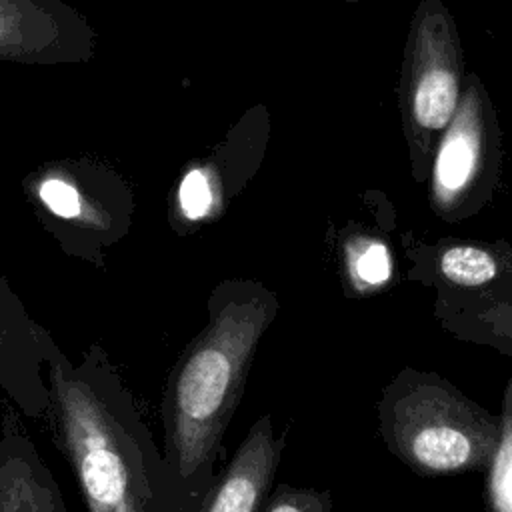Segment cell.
Wrapping results in <instances>:
<instances>
[{"instance_id": "obj_4", "label": "cell", "mask_w": 512, "mask_h": 512, "mask_svg": "<svg viewBox=\"0 0 512 512\" xmlns=\"http://www.w3.org/2000/svg\"><path fill=\"white\" fill-rule=\"evenodd\" d=\"M24 190L38 220L60 248L102 266L130 230L134 198L128 182L98 160H56L34 170Z\"/></svg>"}, {"instance_id": "obj_7", "label": "cell", "mask_w": 512, "mask_h": 512, "mask_svg": "<svg viewBox=\"0 0 512 512\" xmlns=\"http://www.w3.org/2000/svg\"><path fill=\"white\" fill-rule=\"evenodd\" d=\"M286 434L276 436L270 414L260 416L216 474L200 512H260L280 468Z\"/></svg>"}, {"instance_id": "obj_10", "label": "cell", "mask_w": 512, "mask_h": 512, "mask_svg": "<svg viewBox=\"0 0 512 512\" xmlns=\"http://www.w3.org/2000/svg\"><path fill=\"white\" fill-rule=\"evenodd\" d=\"M456 78L444 68L428 70L414 92V114L426 128L444 126L456 106Z\"/></svg>"}, {"instance_id": "obj_1", "label": "cell", "mask_w": 512, "mask_h": 512, "mask_svg": "<svg viewBox=\"0 0 512 512\" xmlns=\"http://www.w3.org/2000/svg\"><path fill=\"white\" fill-rule=\"evenodd\" d=\"M48 422L88 512H200L158 448L108 352L90 344L74 364L40 326Z\"/></svg>"}, {"instance_id": "obj_5", "label": "cell", "mask_w": 512, "mask_h": 512, "mask_svg": "<svg viewBox=\"0 0 512 512\" xmlns=\"http://www.w3.org/2000/svg\"><path fill=\"white\" fill-rule=\"evenodd\" d=\"M96 46V28L64 0H0V62L84 64Z\"/></svg>"}, {"instance_id": "obj_15", "label": "cell", "mask_w": 512, "mask_h": 512, "mask_svg": "<svg viewBox=\"0 0 512 512\" xmlns=\"http://www.w3.org/2000/svg\"><path fill=\"white\" fill-rule=\"evenodd\" d=\"M214 196L210 178L202 168H192L184 174L178 186V206L188 220L204 218L212 208Z\"/></svg>"}, {"instance_id": "obj_16", "label": "cell", "mask_w": 512, "mask_h": 512, "mask_svg": "<svg viewBox=\"0 0 512 512\" xmlns=\"http://www.w3.org/2000/svg\"><path fill=\"white\" fill-rule=\"evenodd\" d=\"M352 266H354V274L370 286L376 284H384L390 276V258L388 252L382 244H366L362 250L356 252V256L352 258Z\"/></svg>"}, {"instance_id": "obj_3", "label": "cell", "mask_w": 512, "mask_h": 512, "mask_svg": "<svg viewBox=\"0 0 512 512\" xmlns=\"http://www.w3.org/2000/svg\"><path fill=\"white\" fill-rule=\"evenodd\" d=\"M386 450L422 478L484 472L500 438V416L448 378L402 368L376 402Z\"/></svg>"}, {"instance_id": "obj_17", "label": "cell", "mask_w": 512, "mask_h": 512, "mask_svg": "<svg viewBox=\"0 0 512 512\" xmlns=\"http://www.w3.org/2000/svg\"><path fill=\"white\" fill-rule=\"evenodd\" d=\"M484 512H486V510H484Z\"/></svg>"}, {"instance_id": "obj_2", "label": "cell", "mask_w": 512, "mask_h": 512, "mask_svg": "<svg viewBox=\"0 0 512 512\" xmlns=\"http://www.w3.org/2000/svg\"><path fill=\"white\" fill-rule=\"evenodd\" d=\"M276 312L264 292L218 288L208 324L172 364L162 398V452L182 484L204 502L222 454V438L244 396L250 364Z\"/></svg>"}, {"instance_id": "obj_14", "label": "cell", "mask_w": 512, "mask_h": 512, "mask_svg": "<svg viewBox=\"0 0 512 512\" xmlns=\"http://www.w3.org/2000/svg\"><path fill=\"white\" fill-rule=\"evenodd\" d=\"M260 512H332V492L278 482Z\"/></svg>"}, {"instance_id": "obj_11", "label": "cell", "mask_w": 512, "mask_h": 512, "mask_svg": "<svg viewBox=\"0 0 512 512\" xmlns=\"http://www.w3.org/2000/svg\"><path fill=\"white\" fill-rule=\"evenodd\" d=\"M476 162V138L468 130H452L446 138V142L440 148L438 162H436V180L438 184L448 190L456 192L460 190Z\"/></svg>"}, {"instance_id": "obj_8", "label": "cell", "mask_w": 512, "mask_h": 512, "mask_svg": "<svg viewBox=\"0 0 512 512\" xmlns=\"http://www.w3.org/2000/svg\"><path fill=\"white\" fill-rule=\"evenodd\" d=\"M0 512H68L52 470L10 418L0 434Z\"/></svg>"}, {"instance_id": "obj_9", "label": "cell", "mask_w": 512, "mask_h": 512, "mask_svg": "<svg viewBox=\"0 0 512 512\" xmlns=\"http://www.w3.org/2000/svg\"><path fill=\"white\" fill-rule=\"evenodd\" d=\"M500 438L484 470L486 512H512V374L500 406Z\"/></svg>"}, {"instance_id": "obj_6", "label": "cell", "mask_w": 512, "mask_h": 512, "mask_svg": "<svg viewBox=\"0 0 512 512\" xmlns=\"http://www.w3.org/2000/svg\"><path fill=\"white\" fill-rule=\"evenodd\" d=\"M40 324L0 276V388L30 420L48 410V386L38 340Z\"/></svg>"}, {"instance_id": "obj_13", "label": "cell", "mask_w": 512, "mask_h": 512, "mask_svg": "<svg viewBox=\"0 0 512 512\" xmlns=\"http://www.w3.org/2000/svg\"><path fill=\"white\" fill-rule=\"evenodd\" d=\"M454 330L460 336L490 344L500 352L512 356V306L498 304L468 314L464 322L454 324Z\"/></svg>"}, {"instance_id": "obj_12", "label": "cell", "mask_w": 512, "mask_h": 512, "mask_svg": "<svg viewBox=\"0 0 512 512\" xmlns=\"http://www.w3.org/2000/svg\"><path fill=\"white\" fill-rule=\"evenodd\" d=\"M442 276L462 288H478L494 280L496 262L494 258L474 246L448 248L440 258Z\"/></svg>"}]
</instances>
